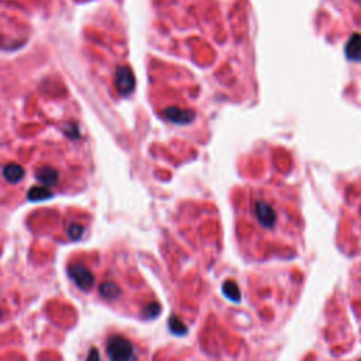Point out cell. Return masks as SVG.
Here are the masks:
<instances>
[{
    "label": "cell",
    "instance_id": "6da1fadb",
    "mask_svg": "<svg viewBox=\"0 0 361 361\" xmlns=\"http://www.w3.org/2000/svg\"><path fill=\"white\" fill-rule=\"evenodd\" d=\"M106 353L110 361H131L134 357V347L124 336L113 334L106 342Z\"/></svg>",
    "mask_w": 361,
    "mask_h": 361
},
{
    "label": "cell",
    "instance_id": "7a4b0ae2",
    "mask_svg": "<svg viewBox=\"0 0 361 361\" xmlns=\"http://www.w3.org/2000/svg\"><path fill=\"white\" fill-rule=\"evenodd\" d=\"M68 275L75 285L82 291H89L95 284V277L92 271L81 264H72L68 267Z\"/></svg>",
    "mask_w": 361,
    "mask_h": 361
},
{
    "label": "cell",
    "instance_id": "3957f363",
    "mask_svg": "<svg viewBox=\"0 0 361 361\" xmlns=\"http://www.w3.org/2000/svg\"><path fill=\"white\" fill-rule=\"evenodd\" d=\"M136 87V78L128 66H119L116 71V89L119 95L128 96Z\"/></svg>",
    "mask_w": 361,
    "mask_h": 361
},
{
    "label": "cell",
    "instance_id": "277c9868",
    "mask_svg": "<svg viewBox=\"0 0 361 361\" xmlns=\"http://www.w3.org/2000/svg\"><path fill=\"white\" fill-rule=\"evenodd\" d=\"M254 213L258 223L261 224L262 228L273 229L277 223V213L275 209L267 202L264 200H257L254 204Z\"/></svg>",
    "mask_w": 361,
    "mask_h": 361
},
{
    "label": "cell",
    "instance_id": "5b68a950",
    "mask_svg": "<svg viewBox=\"0 0 361 361\" xmlns=\"http://www.w3.org/2000/svg\"><path fill=\"white\" fill-rule=\"evenodd\" d=\"M164 116L175 124H188V123L193 122L195 113L189 109H180L178 106H171L164 110Z\"/></svg>",
    "mask_w": 361,
    "mask_h": 361
},
{
    "label": "cell",
    "instance_id": "8992f818",
    "mask_svg": "<svg viewBox=\"0 0 361 361\" xmlns=\"http://www.w3.org/2000/svg\"><path fill=\"white\" fill-rule=\"evenodd\" d=\"M346 57L350 61H361V34L354 33L346 42Z\"/></svg>",
    "mask_w": 361,
    "mask_h": 361
},
{
    "label": "cell",
    "instance_id": "52a82bcc",
    "mask_svg": "<svg viewBox=\"0 0 361 361\" xmlns=\"http://www.w3.org/2000/svg\"><path fill=\"white\" fill-rule=\"evenodd\" d=\"M58 171L53 167H41L37 171L35 178L40 180L44 187H55L58 184Z\"/></svg>",
    "mask_w": 361,
    "mask_h": 361
},
{
    "label": "cell",
    "instance_id": "ba28073f",
    "mask_svg": "<svg viewBox=\"0 0 361 361\" xmlns=\"http://www.w3.org/2000/svg\"><path fill=\"white\" fill-rule=\"evenodd\" d=\"M3 176L6 178L7 182H10V184H17V182H20V180L23 179L24 168L20 164H7L6 167L3 168Z\"/></svg>",
    "mask_w": 361,
    "mask_h": 361
},
{
    "label": "cell",
    "instance_id": "9c48e42d",
    "mask_svg": "<svg viewBox=\"0 0 361 361\" xmlns=\"http://www.w3.org/2000/svg\"><path fill=\"white\" fill-rule=\"evenodd\" d=\"M99 292H100V295L105 298V299L113 301V299H116V298L120 297L122 289L119 288V285H117L116 282L105 281V282H102V284H100Z\"/></svg>",
    "mask_w": 361,
    "mask_h": 361
},
{
    "label": "cell",
    "instance_id": "30bf717a",
    "mask_svg": "<svg viewBox=\"0 0 361 361\" xmlns=\"http://www.w3.org/2000/svg\"><path fill=\"white\" fill-rule=\"evenodd\" d=\"M27 198L31 202H40V200H47V199L53 198V192L51 189L47 187H33L27 192Z\"/></svg>",
    "mask_w": 361,
    "mask_h": 361
},
{
    "label": "cell",
    "instance_id": "8fae6325",
    "mask_svg": "<svg viewBox=\"0 0 361 361\" xmlns=\"http://www.w3.org/2000/svg\"><path fill=\"white\" fill-rule=\"evenodd\" d=\"M168 327L169 330H171V333H172V334H176V336H184V334H187L188 332V327L182 323V321H180L178 316H171V318H169Z\"/></svg>",
    "mask_w": 361,
    "mask_h": 361
},
{
    "label": "cell",
    "instance_id": "7c38bea8",
    "mask_svg": "<svg viewBox=\"0 0 361 361\" xmlns=\"http://www.w3.org/2000/svg\"><path fill=\"white\" fill-rule=\"evenodd\" d=\"M223 292H224V295H226L229 299H232L234 302L240 301L239 286H237V284L233 282V281H226V282L223 284Z\"/></svg>",
    "mask_w": 361,
    "mask_h": 361
},
{
    "label": "cell",
    "instance_id": "4fadbf2b",
    "mask_svg": "<svg viewBox=\"0 0 361 361\" xmlns=\"http://www.w3.org/2000/svg\"><path fill=\"white\" fill-rule=\"evenodd\" d=\"M161 313V306L158 302H150L143 309V318L144 319H155Z\"/></svg>",
    "mask_w": 361,
    "mask_h": 361
},
{
    "label": "cell",
    "instance_id": "5bb4252c",
    "mask_svg": "<svg viewBox=\"0 0 361 361\" xmlns=\"http://www.w3.org/2000/svg\"><path fill=\"white\" fill-rule=\"evenodd\" d=\"M68 237H70L71 240H79L82 237V234H83V228H82L79 223H74V224H71L70 228H68Z\"/></svg>",
    "mask_w": 361,
    "mask_h": 361
},
{
    "label": "cell",
    "instance_id": "9a60e30c",
    "mask_svg": "<svg viewBox=\"0 0 361 361\" xmlns=\"http://www.w3.org/2000/svg\"><path fill=\"white\" fill-rule=\"evenodd\" d=\"M64 133L70 137V139H79V128H78V126L76 124H74V123H70V124H66L64 127Z\"/></svg>",
    "mask_w": 361,
    "mask_h": 361
},
{
    "label": "cell",
    "instance_id": "2e32d148",
    "mask_svg": "<svg viewBox=\"0 0 361 361\" xmlns=\"http://www.w3.org/2000/svg\"><path fill=\"white\" fill-rule=\"evenodd\" d=\"M86 361H100V354H99V350L98 349H91V351H89V354H87V358Z\"/></svg>",
    "mask_w": 361,
    "mask_h": 361
}]
</instances>
